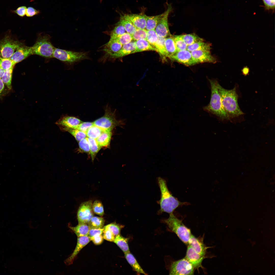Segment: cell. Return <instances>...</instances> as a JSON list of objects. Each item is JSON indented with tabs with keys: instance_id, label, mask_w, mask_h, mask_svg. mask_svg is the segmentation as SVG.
<instances>
[{
	"instance_id": "6da1fadb",
	"label": "cell",
	"mask_w": 275,
	"mask_h": 275,
	"mask_svg": "<svg viewBox=\"0 0 275 275\" xmlns=\"http://www.w3.org/2000/svg\"><path fill=\"white\" fill-rule=\"evenodd\" d=\"M217 86L223 107L229 117H234L242 115L238 102V95L235 87L231 90L225 89L218 83Z\"/></svg>"
},
{
	"instance_id": "7a4b0ae2",
	"label": "cell",
	"mask_w": 275,
	"mask_h": 275,
	"mask_svg": "<svg viewBox=\"0 0 275 275\" xmlns=\"http://www.w3.org/2000/svg\"><path fill=\"white\" fill-rule=\"evenodd\" d=\"M158 182L161 193V199L159 201L160 212H164L169 214L173 213L176 208L185 204L179 201L171 195L164 179L158 177Z\"/></svg>"
},
{
	"instance_id": "3957f363",
	"label": "cell",
	"mask_w": 275,
	"mask_h": 275,
	"mask_svg": "<svg viewBox=\"0 0 275 275\" xmlns=\"http://www.w3.org/2000/svg\"><path fill=\"white\" fill-rule=\"evenodd\" d=\"M211 88V95L210 103L204 108L205 110L223 119H228L229 117L223 106L221 97L217 86L218 82L210 80Z\"/></svg>"
},
{
	"instance_id": "277c9868",
	"label": "cell",
	"mask_w": 275,
	"mask_h": 275,
	"mask_svg": "<svg viewBox=\"0 0 275 275\" xmlns=\"http://www.w3.org/2000/svg\"><path fill=\"white\" fill-rule=\"evenodd\" d=\"M50 38V36L47 34H39L35 43L31 47L32 55L48 58L53 57L55 48L51 43Z\"/></svg>"
},
{
	"instance_id": "5b68a950",
	"label": "cell",
	"mask_w": 275,
	"mask_h": 275,
	"mask_svg": "<svg viewBox=\"0 0 275 275\" xmlns=\"http://www.w3.org/2000/svg\"><path fill=\"white\" fill-rule=\"evenodd\" d=\"M164 222L170 230L174 232L182 242L188 244L192 234L190 229L185 226L181 220L172 213L170 214L168 218Z\"/></svg>"
},
{
	"instance_id": "8992f818",
	"label": "cell",
	"mask_w": 275,
	"mask_h": 275,
	"mask_svg": "<svg viewBox=\"0 0 275 275\" xmlns=\"http://www.w3.org/2000/svg\"><path fill=\"white\" fill-rule=\"evenodd\" d=\"M121 122L116 119L115 112L112 111L108 107L106 108L102 117L93 122L94 125L103 130L110 131L115 127L120 125Z\"/></svg>"
},
{
	"instance_id": "52a82bcc",
	"label": "cell",
	"mask_w": 275,
	"mask_h": 275,
	"mask_svg": "<svg viewBox=\"0 0 275 275\" xmlns=\"http://www.w3.org/2000/svg\"><path fill=\"white\" fill-rule=\"evenodd\" d=\"M86 52H77L55 48L53 57L68 63H73L86 59Z\"/></svg>"
},
{
	"instance_id": "ba28073f",
	"label": "cell",
	"mask_w": 275,
	"mask_h": 275,
	"mask_svg": "<svg viewBox=\"0 0 275 275\" xmlns=\"http://www.w3.org/2000/svg\"><path fill=\"white\" fill-rule=\"evenodd\" d=\"M195 268L185 257L173 262L170 270V275H193Z\"/></svg>"
},
{
	"instance_id": "9c48e42d",
	"label": "cell",
	"mask_w": 275,
	"mask_h": 275,
	"mask_svg": "<svg viewBox=\"0 0 275 275\" xmlns=\"http://www.w3.org/2000/svg\"><path fill=\"white\" fill-rule=\"evenodd\" d=\"M23 45L21 43L9 36H5L0 40V57L10 58L17 49Z\"/></svg>"
},
{
	"instance_id": "30bf717a",
	"label": "cell",
	"mask_w": 275,
	"mask_h": 275,
	"mask_svg": "<svg viewBox=\"0 0 275 275\" xmlns=\"http://www.w3.org/2000/svg\"><path fill=\"white\" fill-rule=\"evenodd\" d=\"M91 200L82 202L78 209L77 217L78 224H87L93 216L94 212Z\"/></svg>"
},
{
	"instance_id": "8fae6325",
	"label": "cell",
	"mask_w": 275,
	"mask_h": 275,
	"mask_svg": "<svg viewBox=\"0 0 275 275\" xmlns=\"http://www.w3.org/2000/svg\"><path fill=\"white\" fill-rule=\"evenodd\" d=\"M171 4H168L167 9L159 20L155 30L158 37H167L171 35L169 27L168 17L171 11Z\"/></svg>"
},
{
	"instance_id": "7c38bea8",
	"label": "cell",
	"mask_w": 275,
	"mask_h": 275,
	"mask_svg": "<svg viewBox=\"0 0 275 275\" xmlns=\"http://www.w3.org/2000/svg\"><path fill=\"white\" fill-rule=\"evenodd\" d=\"M169 58L187 66L198 64L193 58L191 52L187 49L177 51Z\"/></svg>"
},
{
	"instance_id": "4fadbf2b",
	"label": "cell",
	"mask_w": 275,
	"mask_h": 275,
	"mask_svg": "<svg viewBox=\"0 0 275 275\" xmlns=\"http://www.w3.org/2000/svg\"><path fill=\"white\" fill-rule=\"evenodd\" d=\"M82 121L79 119L67 115H63L56 122L61 129L63 128L76 129Z\"/></svg>"
},
{
	"instance_id": "5bb4252c",
	"label": "cell",
	"mask_w": 275,
	"mask_h": 275,
	"mask_svg": "<svg viewBox=\"0 0 275 275\" xmlns=\"http://www.w3.org/2000/svg\"><path fill=\"white\" fill-rule=\"evenodd\" d=\"M185 257L193 265L195 269L198 270L200 268H203L202 263L205 258V256L198 253L188 245Z\"/></svg>"
},
{
	"instance_id": "9a60e30c",
	"label": "cell",
	"mask_w": 275,
	"mask_h": 275,
	"mask_svg": "<svg viewBox=\"0 0 275 275\" xmlns=\"http://www.w3.org/2000/svg\"><path fill=\"white\" fill-rule=\"evenodd\" d=\"M77 242L76 247L71 254L64 261L66 265L72 264L80 251L91 241L88 236L77 237Z\"/></svg>"
},
{
	"instance_id": "2e32d148",
	"label": "cell",
	"mask_w": 275,
	"mask_h": 275,
	"mask_svg": "<svg viewBox=\"0 0 275 275\" xmlns=\"http://www.w3.org/2000/svg\"><path fill=\"white\" fill-rule=\"evenodd\" d=\"M190 52L198 64L205 62L215 63L218 61L217 59L212 55L210 51L197 50Z\"/></svg>"
},
{
	"instance_id": "e0dca14e",
	"label": "cell",
	"mask_w": 275,
	"mask_h": 275,
	"mask_svg": "<svg viewBox=\"0 0 275 275\" xmlns=\"http://www.w3.org/2000/svg\"><path fill=\"white\" fill-rule=\"evenodd\" d=\"M123 17L130 21L137 29H145L147 16L143 13L124 14Z\"/></svg>"
},
{
	"instance_id": "ac0fdd59",
	"label": "cell",
	"mask_w": 275,
	"mask_h": 275,
	"mask_svg": "<svg viewBox=\"0 0 275 275\" xmlns=\"http://www.w3.org/2000/svg\"><path fill=\"white\" fill-rule=\"evenodd\" d=\"M32 55L31 47L23 45L17 49L10 58L17 63Z\"/></svg>"
},
{
	"instance_id": "d6986e66",
	"label": "cell",
	"mask_w": 275,
	"mask_h": 275,
	"mask_svg": "<svg viewBox=\"0 0 275 275\" xmlns=\"http://www.w3.org/2000/svg\"><path fill=\"white\" fill-rule=\"evenodd\" d=\"M188 244L198 253L205 256L208 247L204 244L202 240L191 235L188 240Z\"/></svg>"
},
{
	"instance_id": "ffe728a7",
	"label": "cell",
	"mask_w": 275,
	"mask_h": 275,
	"mask_svg": "<svg viewBox=\"0 0 275 275\" xmlns=\"http://www.w3.org/2000/svg\"><path fill=\"white\" fill-rule=\"evenodd\" d=\"M135 49V41H131L122 45L121 49L117 52L110 55L112 58L116 59L134 53Z\"/></svg>"
},
{
	"instance_id": "44dd1931",
	"label": "cell",
	"mask_w": 275,
	"mask_h": 275,
	"mask_svg": "<svg viewBox=\"0 0 275 275\" xmlns=\"http://www.w3.org/2000/svg\"><path fill=\"white\" fill-rule=\"evenodd\" d=\"M124 254L125 257L127 261L135 271L138 274H147L130 251L124 253Z\"/></svg>"
},
{
	"instance_id": "7402d4cb",
	"label": "cell",
	"mask_w": 275,
	"mask_h": 275,
	"mask_svg": "<svg viewBox=\"0 0 275 275\" xmlns=\"http://www.w3.org/2000/svg\"><path fill=\"white\" fill-rule=\"evenodd\" d=\"M135 41V49L134 53L147 51H153L157 52L156 49L152 46L146 39H140Z\"/></svg>"
},
{
	"instance_id": "603a6c76",
	"label": "cell",
	"mask_w": 275,
	"mask_h": 275,
	"mask_svg": "<svg viewBox=\"0 0 275 275\" xmlns=\"http://www.w3.org/2000/svg\"><path fill=\"white\" fill-rule=\"evenodd\" d=\"M122 46L116 40L110 39L108 42L105 45L103 50L106 53L110 55L118 51Z\"/></svg>"
},
{
	"instance_id": "cb8c5ba5",
	"label": "cell",
	"mask_w": 275,
	"mask_h": 275,
	"mask_svg": "<svg viewBox=\"0 0 275 275\" xmlns=\"http://www.w3.org/2000/svg\"><path fill=\"white\" fill-rule=\"evenodd\" d=\"M164 45L167 57L169 58L177 51L173 37L170 36L166 38L164 41Z\"/></svg>"
},
{
	"instance_id": "d4e9b609",
	"label": "cell",
	"mask_w": 275,
	"mask_h": 275,
	"mask_svg": "<svg viewBox=\"0 0 275 275\" xmlns=\"http://www.w3.org/2000/svg\"><path fill=\"white\" fill-rule=\"evenodd\" d=\"M112 135L111 131L104 130L95 140L101 147H107L109 145Z\"/></svg>"
},
{
	"instance_id": "484cf974",
	"label": "cell",
	"mask_w": 275,
	"mask_h": 275,
	"mask_svg": "<svg viewBox=\"0 0 275 275\" xmlns=\"http://www.w3.org/2000/svg\"><path fill=\"white\" fill-rule=\"evenodd\" d=\"M69 227L77 237L88 236L90 228L88 224H78L75 226Z\"/></svg>"
},
{
	"instance_id": "4316f807",
	"label": "cell",
	"mask_w": 275,
	"mask_h": 275,
	"mask_svg": "<svg viewBox=\"0 0 275 275\" xmlns=\"http://www.w3.org/2000/svg\"><path fill=\"white\" fill-rule=\"evenodd\" d=\"M128 240V238H125L120 234L115 237L114 242L124 253L130 251Z\"/></svg>"
},
{
	"instance_id": "83f0119b",
	"label": "cell",
	"mask_w": 275,
	"mask_h": 275,
	"mask_svg": "<svg viewBox=\"0 0 275 275\" xmlns=\"http://www.w3.org/2000/svg\"><path fill=\"white\" fill-rule=\"evenodd\" d=\"M211 45L203 41L199 42L187 46V50L190 52L197 50L210 51Z\"/></svg>"
},
{
	"instance_id": "f1b7e54d",
	"label": "cell",
	"mask_w": 275,
	"mask_h": 275,
	"mask_svg": "<svg viewBox=\"0 0 275 275\" xmlns=\"http://www.w3.org/2000/svg\"><path fill=\"white\" fill-rule=\"evenodd\" d=\"M163 14L162 13L157 15L147 16L145 29L147 30L155 29L160 19Z\"/></svg>"
},
{
	"instance_id": "f546056e",
	"label": "cell",
	"mask_w": 275,
	"mask_h": 275,
	"mask_svg": "<svg viewBox=\"0 0 275 275\" xmlns=\"http://www.w3.org/2000/svg\"><path fill=\"white\" fill-rule=\"evenodd\" d=\"M180 35L187 46L196 42L204 41L202 38L194 33Z\"/></svg>"
},
{
	"instance_id": "4dcf8cb0",
	"label": "cell",
	"mask_w": 275,
	"mask_h": 275,
	"mask_svg": "<svg viewBox=\"0 0 275 275\" xmlns=\"http://www.w3.org/2000/svg\"><path fill=\"white\" fill-rule=\"evenodd\" d=\"M105 223L104 218L101 217L93 216L88 223L90 229L103 228Z\"/></svg>"
},
{
	"instance_id": "1f68e13d",
	"label": "cell",
	"mask_w": 275,
	"mask_h": 275,
	"mask_svg": "<svg viewBox=\"0 0 275 275\" xmlns=\"http://www.w3.org/2000/svg\"><path fill=\"white\" fill-rule=\"evenodd\" d=\"M87 138L89 145L90 153L93 161L101 147L98 144L95 139L88 137Z\"/></svg>"
},
{
	"instance_id": "d6a6232c",
	"label": "cell",
	"mask_w": 275,
	"mask_h": 275,
	"mask_svg": "<svg viewBox=\"0 0 275 275\" xmlns=\"http://www.w3.org/2000/svg\"><path fill=\"white\" fill-rule=\"evenodd\" d=\"M13 68L12 67L5 70L1 78L4 84L9 90H10L12 88L11 81Z\"/></svg>"
},
{
	"instance_id": "836d02e7",
	"label": "cell",
	"mask_w": 275,
	"mask_h": 275,
	"mask_svg": "<svg viewBox=\"0 0 275 275\" xmlns=\"http://www.w3.org/2000/svg\"><path fill=\"white\" fill-rule=\"evenodd\" d=\"M166 38L158 37L155 47L156 49L157 52L161 56L167 57V54L164 45V41Z\"/></svg>"
},
{
	"instance_id": "e575fe53",
	"label": "cell",
	"mask_w": 275,
	"mask_h": 275,
	"mask_svg": "<svg viewBox=\"0 0 275 275\" xmlns=\"http://www.w3.org/2000/svg\"><path fill=\"white\" fill-rule=\"evenodd\" d=\"M119 21L123 25L126 32L131 35L137 29L130 21L125 18L122 16Z\"/></svg>"
},
{
	"instance_id": "d590c367",
	"label": "cell",
	"mask_w": 275,
	"mask_h": 275,
	"mask_svg": "<svg viewBox=\"0 0 275 275\" xmlns=\"http://www.w3.org/2000/svg\"><path fill=\"white\" fill-rule=\"evenodd\" d=\"M104 131L93 124V125L88 129L86 133L88 137L95 139Z\"/></svg>"
},
{
	"instance_id": "8d00e7d4",
	"label": "cell",
	"mask_w": 275,
	"mask_h": 275,
	"mask_svg": "<svg viewBox=\"0 0 275 275\" xmlns=\"http://www.w3.org/2000/svg\"><path fill=\"white\" fill-rule=\"evenodd\" d=\"M61 130L68 132L78 141L86 138L87 136L85 133L76 129L63 128L61 129Z\"/></svg>"
},
{
	"instance_id": "74e56055",
	"label": "cell",
	"mask_w": 275,
	"mask_h": 275,
	"mask_svg": "<svg viewBox=\"0 0 275 275\" xmlns=\"http://www.w3.org/2000/svg\"><path fill=\"white\" fill-rule=\"evenodd\" d=\"M16 64L10 58H3L0 57V67L5 71L14 67Z\"/></svg>"
},
{
	"instance_id": "f35d334b",
	"label": "cell",
	"mask_w": 275,
	"mask_h": 275,
	"mask_svg": "<svg viewBox=\"0 0 275 275\" xmlns=\"http://www.w3.org/2000/svg\"><path fill=\"white\" fill-rule=\"evenodd\" d=\"M110 39L116 40L122 45L129 43L132 40L131 35L127 32L116 37L110 38Z\"/></svg>"
},
{
	"instance_id": "ab89813d",
	"label": "cell",
	"mask_w": 275,
	"mask_h": 275,
	"mask_svg": "<svg viewBox=\"0 0 275 275\" xmlns=\"http://www.w3.org/2000/svg\"><path fill=\"white\" fill-rule=\"evenodd\" d=\"M127 32L123 25L119 21L114 29L112 31L110 38L118 36Z\"/></svg>"
},
{
	"instance_id": "60d3db41",
	"label": "cell",
	"mask_w": 275,
	"mask_h": 275,
	"mask_svg": "<svg viewBox=\"0 0 275 275\" xmlns=\"http://www.w3.org/2000/svg\"><path fill=\"white\" fill-rule=\"evenodd\" d=\"M175 44L177 51L187 49V45L180 35H175L172 37Z\"/></svg>"
},
{
	"instance_id": "b9f144b4",
	"label": "cell",
	"mask_w": 275,
	"mask_h": 275,
	"mask_svg": "<svg viewBox=\"0 0 275 275\" xmlns=\"http://www.w3.org/2000/svg\"><path fill=\"white\" fill-rule=\"evenodd\" d=\"M158 37L155 29L147 31L146 40L154 47L155 44L158 39Z\"/></svg>"
},
{
	"instance_id": "7bdbcfd3",
	"label": "cell",
	"mask_w": 275,
	"mask_h": 275,
	"mask_svg": "<svg viewBox=\"0 0 275 275\" xmlns=\"http://www.w3.org/2000/svg\"><path fill=\"white\" fill-rule=\"evenodd\" d=\"M123 227V226L122 225L113 223L105 226L104 227L110 230L115 237L120 234L121 230Z\"/></svg>"
},
{
	"instance_id": "ee69618b",
	"label": "cell",
	"mask_w": 275,
	"mask_h": 275,
	"mask_svg": "<svg viewBox=\"0 0 275 275\" xmlns=\"http://www.w3.org/2000/svg\"><path fill=\"white\" fill-rule=\"evenodd\" d=\"M131 35L132 40L134 41L140 39H146L147 30L145 29H137Z\"/></svg>"
},
{
	"instance_id": "f6af8a7d",
	"label": "cell",
	"mask_w": 275,
	"mask_h": 275,
	"mask_svg": "<svg viewBox=\"0 0 275 275\" xmlns=\"http://www.w3.org/2000/svg\"><path fill=\"white\" fill-rule=\"evenodd\" d=\"M92 209L95 214L100 216H102L104 213L103 206L101 202L99 200H96L92 203Z\"/></svg>"
},
{
	"instance_id": "bcb514c9",
	"label": "cell",
	"mask_w": 275,
	"mask_h": 275,
	"mask_svg": "<svg viewBox=\"0 0 275 275\" xmlns=\"http://www.w3.org/2000/svg\"><path fill=\"white\" fill-rule=\"evenodd\" d=\"M78 145L79 148L81 150L85 153H90L89 145L87 138L79 141Z\"/></svg>"
},
{
	"instance_id": "7dc6e473",
	"label": "cell",
	"mask_w": 275,
	"mask_h": 275,
	"mask_svg": "<svg viewBox=\"0 0 275 275\" xmlns=\"http://www.w3.org/2000/svg\"><path fill=\"white\" fill-rule=\"evenodd\" d=\"M93 125V122H82L78 126L76 129L86 133L88 129Z\"/></svg>"
},
{
	"instance_id": "c3c4849f",
	"label": "cell",
	"mask_w": 275,
	"mask_h": 275,
	"mask_svg": "<svg viewBox=\"0 0 275 275\" xmlns=\"http://www.w3.org/2000/svg\"><path fill=\"white\" fill-rule=\"evenodd\" d=\"M103 237L105 240L110 242H114L115 236L112 232L108 229L103 227Z\"/></svg>"
},
{
	"instance_id": "681fc988",
	"label": "cell",
	"mask_w": 275,
	"mask_h": 275,
	"mask_svg": "<svg viewBox=\"0 0 275 275\" xmlns=\"http://www.w3.org/2000/svg\"><path fill=\"white\" fill-rule=\"evenodd\" d=\"M91 240L96 245H99L102 243L103 241L102 234H97L90 238Z\"/></svg>"
},
{
	"instance_id": "f907efd6",
	"label": "cell",
	"mask_w": 275,
	"mask_h": 275,
	"mask_svg": "<svg viewBox=\"0 0 275 275\" xmlns=\"http://www.w3.org/2000/svg\"><path fill=\"white\" fill-rule=\"evenodd\" d=\"M40 13L39 10H37L34 8L30 7L27 8L26 15L28 17H31L37 15Z\"/></svg>"
},
{
	"instance_id": "816d5d0a",
	"label": "cell",
	"mask_w": 275,
	"mask_h": 275,
	"mask_svg": "<svg viewBox=\"0 0 275 275\" xmlns=\"http://www.w3.org/2000/svg\"><path fill=\"white\" fill-rule=\"evenodd\" d=\"M26 9L25 6H22L19 7L15 10H12V12L16 13L20 17H23L26 15Z\"/></svg>"
},
{
	"instance_id": "f5cc1de1",
	"label": "cell",
	"mask_w": 275,
	"mask_h": 275,
	"mask_svg": "<svg viewBox=\"0 0 275 275\" xmlns=\"http://www.w3.org/2000/svg\"><path fill=\"white\" fill-rule=\"evenodd\" d=\"M103 228L99 229H90L88 236L90 238L96 235L102 234Z\"/></svg>"
},
{
	"instance_id": "db71d44e",
	"label": "cell",
	"mask_w": 275,
	"mask_h": 275,
	"mask_svg": "<svg viewBox=\"0 0 275 275\" xmlns=\"http://www.w3.org/2000/svg\"><path fill=\"white\" fill-rule=\"evenodd\" d=\"M265 8L268 10L274 9L275 0H262Z\"/></svg>"
},
{
	"instance_id": "11a10c76",
	"label": "cell",
	"mask_w": 275,
	"mask_h": 275,
	"mask_svg": "<svg viewBox=\"0 0 275 275\" xmlns=\"http://www.w3.org/2000/svg\"><path fill=\"white\" fill-rule=\"evenodd\" d=\"M5 88L4 84L1 78H0V96L1 95Z\"/></svg>"
},
{
	"instance_id": "9f6ffc18",
	"label": "cell",
	"mask_w": 275,
	"mask_h": 275,
	"mask_svg": "<svg viewBox=\"0 0 275 275\" xmlns=\"http://www.w3.org/2000/svg\"><path fill=\"white\" fill-rule=\"evenodd\" d=\"M249 68L246 66L244 67L242 70L243 73L245 75L247 74L249 72Z\"/></svg>"
},
{
	"instance_id": "6f0895ef",
	"label": "cell",
	"mask_w": 275,
	"mask_h": 275,
	"mask_svg": "<svg viewBox=\"0 0 275 275\" xmlns=\"http://www.w3.org/2000/svg\"><path fill=\"white\" fill-rule=\"evenodd\" d=\"M5 70L2 69L0 67V78H1L4 73Z\"/></svg>"
}]
</instances>
